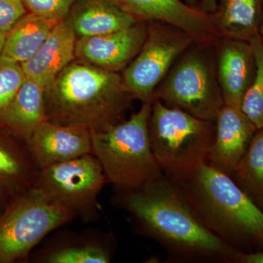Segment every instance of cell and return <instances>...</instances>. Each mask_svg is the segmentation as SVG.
<instances>
[{"label":"cell","mask_w":263,"mask_h":263,"mask_svg":"<svg viewBox=\"0 0 263 263\" xmlns=\"http://www.w3.org/2000/svg\"><path fill=\"white\" fill-rule=\"evenodd\" d=\"M214 48L224 103L240 108L255 76V57L252 46L249 41L219 37Z\"/></svg>","instance_id":"12"},{"label":"cell","mask_w":263,"mask_h":263,"mask_svg":"<svg viewBox=\"0 0 263 263\" xmlns=\"http://www.w3.org/2000/svg\"><path fill=\"white\" fill-rule=\"evenodd\" d=\"M215 126L207 162L230 176L234 174L257 129L240 108L226 104L216 116Z\"/></svg>","instance_id":"14"},{"label":"cell","mask_w":263,"mask_h":263,"mask_svg":"<svg viewBox=\"0 0 263 263\" xmlns=\"http://www.w3.org/2000/svg\"><path fill=\"white\" fill-rule=\"evenodd\" d=\"M76 36L68 19L57 24L37 53L22 64L27 79L41 85L46 91L76 58Z\"/></svg>","instance_id":"15"},{"label":"cell","mask_w":263,"mask_h":263,"mask_svg":"<svg viewBox=\"0 0 263 263\" xmlns=\"http://www.w3.org/2000/svg\"><path fill=\"white\" fill-rule=\"evenodd\" d=\"M40 171L28 143L0 124V183L15 197L33 187Z\"/></svg>","instance_id":"16"},{"label":"cell","mask_w":263,"mask_h":263,"mask_svg":"<svg viewBox=\"0 0 263 263\" xmlns=\"http://www.w3.org/2000/svg\"><path fill=\"white\" fill-rule=\"evenodd\" d=\"M233 259L236 262L241 263H263V252H254V253L236 252Z\"/></svg>","instance_id":"27"},{"label":"cell","mask_w":263,"mask_h":263,"mask_svg":"<svg viewBox=\"0 0 263 263\" xmlns=\"http://www.w3.org/2000/svg\"><path fill=\"white\" fill-rule=\"evenodd\" d=\"M195 43L187 32L171 24L148 22L141 51L123 70L126 89L134 98L152 102L156 88L176 60Z\"/></svg>","instance_id":"9"},{"label":"cell","mask_w":263,"mask_h":263,"mask_svg":"<svg viewBox=\"0 0 263 263\" xmlns=\"http://www.w3.org/2000/svg\"><path fill=\"white\" fill-rule=\"evenodd\" d=\"M79 0H22L31 13L59 22L67 18L72 6Z\"/></svg>","instance_id":"25"},{"label":"cell","mask_w":263,"mask_h":263,"mask_svg":"<svg viewBox=\"0 0 263 263\" xmlns=\"http://www.w3.org/2000/svg\"><path fill=\"white\" fill-rule=\"evenodd\" d=\"M137 22H160L190 34L198 44L214 45L220 37L212 14L193 8L183 0H113Z\"/></svg>","instance_id":"10"},{"label":"cell","mask_w":263,"mask_h":263,"mask_svg":"<svg viewBox=\"0 0 263 263\" xmlns=\"http://www.w3.org/2000/svg\"><path fill=\"white\" fill-rule=\"evenodd\" d=\"M40 170L91 154V134L82 125H62L46 120L29 141Z\"/></svg>","instance_id":"13"},{"label":"cell","mask_w":263,"mask_h":263,"mask_svg":"<svg viewBox=\"0 0 263 263\" xmlns=\"http://www.w3.org/2000/svg\"><path fill=\"white\" fill-rule=\"evenodd\" d=\"M172 180L202 226L227 243L259 239L263 212L230 175L205 161Z\"/></svg>","instance_id":"3"},{"label":"cell","mask_w":263,"mask_h":263,"mask_svg":"<svg viewBox=\"0 0 263 263\" xmlns=\"http://www.w3.org/2000/svg\"><path fill=\"white\" fill-rule=\"evenodd\" d=\"M259 239H260L261 240H262V241H263V226H262V232H261L260 237H259Z\"/></svg>","instance_id":"33"},{"label":"cell","mask_w":263,"mask_h":263,"mask_svg":"<svg viewBox=\"0 0 263 263\" xmlns=\"http://www.w3.org/2000/svg\"><path fill=\"white\" fill-rule=\"evenodd\" d=\"M107 183L100 162L89 154L41 169L32 189L46 202L72 211L89 222L98 218V196Z\"/></svg>","instance_id":"8"},{"label":"cell","mask_w":263,"mask_h":263,"mask_svg":"<svg viewBox=\"0 0 263 263\" xmlns=\"http://www.w3.org/2000/svg\"><path fill=\"white\" fill-rule=\"evenodd\" d=\"M46 120L45 89L27 79L0 118V124L29 144L34 132Z\"/></svg>","instance_id":"18"},{"label":"cell","mask_w":263,"mask_h":263,"mask_svg":"<svg viewBox=\"0 0 263 263\" xmlns=\"http://www.w3.org/2000/svg\"><path fill=\"white\" fill-rule=\"evenodd\" d=\"M249 42L255 57L256 72L240 109L258 130L263 129V43L259 32L254 34Z\"/></svg>","instance_id":"23"},{"label":"cell","mask_w":263,"mask_h":263,"mask_svg":"<svg viewBox=\"0 0 263 263\" xmlns=\"http://www.w3.org/2000/svg\"><path fill=\"white\" fill-rule=\"evenodd\" d=\"M217 0H200L198 8L205 13L212 14L215 11Z\"/></svg>","instance_id":"29"},{"label":"cell","mask_w":263,"mask_h":263,"mask_svg":"<svg viewBox=\"0 0 263 263\" xmlns=\"http://www.w3.org/2000/svg\"><path fill=\"white\" fill-rule=\"evenodd\" d=\"M76 217L75 212L46 202L32 189L13 197L0 214V263L27 259L46 235Z\"/></svg>","instance_id":"7"},{"label":"cell","mask_w":263,"mask_h":263,"mask_svg":"<svg viewBox=\"0 0 263 263\" xmlns=\"http://www.w3.org/2000/svg\"><path fill=\"white\" fill-rule=\"evenodd\" d=\"M67 19L80 37L117 32L138 22L113 0H79Z\"/></svg>","instance_id":"17"},{"label":"cell","mask_w":263,"mask_h":263,"mask_svg":"<svg viewBox=\"0 0 263 263\" xmlns=\"http://www.w3.org/2000/svg\"><path fill=\"white\" fill-rule=\"evenodd\" d=\"M114 202L141 233L187 260H230L233 247L202 226L176 183L163 176L135 188H117Z\"/></svg>","instance_id":"1"},{"label":"cell","mask_w":263,"mask_h":263,"mask_svg":"<svg viewBox=\"0 0 263 263\" xmlns=\"http://www.w3.org/2000/svg\"><path fill=\"white\" fill-rule=\"evenodd\" d=\"M13 197H14L8 191V189L0 183V214L4 212Z\"/></svg>","instance_id":"28"},{"label":"cell","mask_w":263,"mask_h":263,"mask_svg":"<svg viewBox=\"0 0 263 263\" xmlns=\"http://www.w3.org/2000/svg\"><path fill=\"white\" fill-rule=\"evenodd\" d=\"M234 174L238 186L263 212V129L256 132Z\"/></svg>","instance_id":"21"},{"label":"cell","mask_w":263,"mask_h":263,"mask_svg":"<svg viewBox=\"0 0 263 263\" xmlns=\"http://www.w3.org/2000/svg\"><path fill=\"white\" fill-rule=\"evenodd\" d=\"M183 1L193 8H198L199 3H200V0H183Z\"/></svg>","instance_id":"30"},{"label":"cell","mask_w":263,"mask_h":263,"mask_svg":"<svg viewBox=\"0 0 263 263\" xmlns=\"http://www.w3.org/2000/svg\"><path fill=\"white\" fill-rule=\"evenodd\" d=\"M152 102L127 120L103 130H91V154L98 159L108 183L135 188L163 176L151 147L148 122Z\"/></svg>","instance_id":"4"},{"label":"cell","mask_w":263,"mask_h":263,"mask_svg":"<svg viewBox=\"0 0 263 263\" xmlns=\"http://www.w3.org/2000/svg\"><path fill=\"white\" fill-rule=\"evenodd\" d=\"M133 99L119 72L72 62L45 91L46 117L55 124L103 130L124 120Z\"/></svg>","instance_id":"2"},{"label":"cell","mask_w":263,"mask_h":263,"mask_svg":"<svg viewBox=\"0 0 263 263\" xmlns=\"http://www.w3.org/2000/svg\"><path fill=\"white\" fill-rule=\"evenodd\" d=\"M6 34H4V33L0 32V54L2 53V51H3V48H4L5 37H6Z\"/></svg>","instance_id":"31"},{"label":"cell","mask_w":263,"mask_h":263,"mask_svg":"<svg viewBox=\"0 0 263 263\" xmlns=\"http://www.w3.org/2000/svg\"><path fill=\"white\" fill-rule=\"evenodd\" d=\"M263 0H217L213 22L220 37L249 41L258 33Z\"/></svg>","instance_id":"19"},{"label":"cell","mask_w":263,"mask_h":263,"mask_svg":"<svg viewBox=\"0 0 263 263\" xmlns=\"http://www.w3.org/2000/svg\"><path fill=\"white\" fill-rule=\"evenodd\" d=\"M57 24L27 13L7 33L1 54L21 64L28 61L42 46Z\"/></svg>","instance_id":"20"},{"label":"cell","mask_w":263,"mask_h":263,"mask_svg":"<svg viewBox=\"0 0 263 263\" xmlns=\"http://www.w3.org/2000/svg\"><path fill=\"white\" fill-rule=\"evenodd\" d=\"M147 34V24L137 22L122 30L101 35L79 37L76 57L81 61L119 72L141 51Z\"/></svg>","instance_id":"11"},{"label":"cell","mask_w":263,"mask_h":263,"mask_svg":"<svg viewBox=\"0 0 263 263\" xmlns=\"http://www.w3.org/2000/svg\"><path fill=\"white\" fill-rule=\"evenodd\" d=\"M26 79L22 64L0 54V118L13 101Z\"/></svg>","instance_id":"24"},{"label":"cell","mask_w":263,"mask_h":263,"mask_svg":"<svg viewBox=\"0 0 263 263\" xmlns=\"http://www.w3.org/2000/svg\"><path fill=\"white\" fill-rule=\"evenodd\" d=\"M26 14L22 0H0V32L7 34Z\"/></svg>","instance_id":"26"},{"label":"cell","mask_w":263,"mask_h":263,"mask_svg":"<svg viewBox=\"0 0 263 263\" xmlns=\"http://www.w3.org/2000/svg\"><path fill=\"white\" fill-rule=\"evenodd\" d=\"M154 100L215 122L224 103L216 74L214 45L194 43L190 46L156 88Z\"/></svg>","instance_id":"6"},{"label":"cell","mask_w":263,"mask_h":263,"mask_svg":"<svg viewBox=\"0 0 263 263\" xmlns=\"http://www.w3.org/2000/svg\"><path fill=\"white\" fill-rule=\"evenodd\" d=\"M259 34L260 35L261 39H262L263 43V18L262 23H261L260 27H259Z\"/></svg>","instance_id":"32"},{"label":"cell","mask_w":263,"mask_h":263,"mask_svg":"<svg viewBox=\"0 0 263 263\" xmlns=\"http://www.w3.org/2000/svg\"><path fill=\"white\" fill-rule=\"evenodd\" d=\"M215 130V122L167 106L160 100L152 101L151 147L161 169L171 179H181L207 161Z\"/></svg>","instance_id":"5"},{"label":"cell","mask_w":263,"mask_h":263,"mask_svg":"<svg viewBox=\"0 0 263 263\" xmlns=\"http://www.w3.org/2000/svg\"><path fill=\"white\" fill-rule=\"evenodd\" d=\"M39 259L46 263H108L112 254L110 247L101 240H79L45 249Z\"/></svg>","instance_id":"22"}]
</instances>
